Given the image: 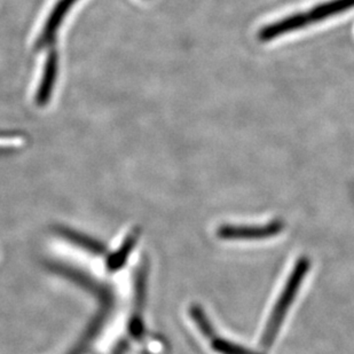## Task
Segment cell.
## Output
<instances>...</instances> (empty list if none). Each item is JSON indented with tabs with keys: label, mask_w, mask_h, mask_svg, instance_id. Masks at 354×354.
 Wrapping results in <instances>:
<instances>
[{
	"label": "cell",
	"mask_w": 354,
	"mask_h": 354,
	"mask_svg": "<svg viewBox=\"0 0 354 354\" xmlns=\"http://www.w3.org/2000/svg\"><path fill=\"white\" fill-rule=\"evenodd\" d=\"M353 8L354 0H328L326 3H319L310 10L292 14L281 20L275 21L273 24H268L259 31V39L261 41H271L289 32L301 30Z\"/></svg>",
	"instance_id": "obj_1"
},
{
	"label": "cell",
	"mask_w": 354,
	"mask_h": 354,
	"mask_svg": "<svg viewBox=\"0 0 354 354\" xmlns=\"http://www.w3.org/2000/svg\"><path fill=\"white\" fill-rule=\"evenodd\" d=\"M310 263L306 258H301L297 261L295 266L294 271L291 272L290 277L288 279L287 283L284 286V289L281 292L280 297L277 298V304H275L271 315L268 317L266 329L264 334L261 336V346L265 348H270L272 344L274 343L275 338L279 331H280L281 324L283 322L284 317L287 315L289 308H290L292 301H294L298 289L301 287L304 280L305 275L308 273Z\"/></svg>",
	"instance_id": "obj_2"
},
{
	"label": "cell",
	"mask_w": 354,
	"mask_h": 354,
	"mask_svg": "<svg viewBox=\"0 0 354 354\" xmlns=\"http://www.w3.org/2000/svg\"><path fill=\"white\" fill-rule=\"evenodd\" d=\"M283 228L281 221H271L259 226H223L218 235L225 240H263L279 234Z\"/></svg>",
	"instance_id": "obj_3"
},
{
	"label": "cell",
	"mask_w": 354,
	"mask_h": 354,
	"mask_svg": "<svg viewBox=\"0 0 354 354\" xmlns=\"http://www.w3.org/2000/svg\"><path fill=\"white\" fill-rule=\"evenodd\" d=\"M77 0H60L57 1V5L54 7V10H52V13L50 14V17L47 20L45 28H44L41 36H40L39 40H38V45L39 46H45L53 40L55 32L57 29L60 27L61 22L64 20L66 14L68 13V10H71V7L76 3Z\"/></svg>",
	"instance_id": "obj_4"
},
{
	"label": "cell",
	"mask_w": 354,
	"mask_h": 354,
	"mask_svg": "<svg viewBox=\"0 0 354 354\" xmlns=\"http://www.w3.org/2000/svg\"><path fill=\"white\" fill-rule=\"evenodd\" d=\"M57 74V54L55 50L50 52L47 57L45 69H44L43 78L39 85L37 93V102L40 106L46 104L50 100L53 85Z\"/></svg>",
	"instance_id": "obj_5"
},
{
	"label": "cell",
	"mask_w": 354,
	"mask_h": 354,
	"mask_svg": "<svg viewBox=\"0 0 354 354\" xmlns=\"http://www.w3.org/2000/svg\"><path fill=\"white\" fill-rule=\"evenodd\" d=\"M205 337L211 339V345L214 351L221 354H257L250 351L249 348H243L241 345L234 344L232 342L226 341L224 338L218 337L214 334V328H211L207 334L204 335Z\"/></svg>",
	"instance_id": "obj_6"
},
{
	"label": "cell",
	"mask_w": 354,
	"mask_h": 354,
	"mask_svg": "<svg viewBox=\"0 0 354 354\" xmlns=\"http://www.w3.org/2000/svg\"><path fill=\"white\" fill-rule=\"evenodd\" d=\"M138 236H139V233L138 231H134L132 234L127 237V240L124 241L123 245L120 247V250L116 251L114 254H111V257L108 258L107 265L109 270L115 271L125 264L127 258L129 257L131 250L133 249L134 244L137 242Z\"/></svg>",
	"instance_id": "obj_7"
},
{
	"label": "cell",
	"mask_w": 354,
	"mask_h": 354,
	"mask_svg": "<svg viewBox=\"0 0 354 354\" xmlns=\"http://www.w3.org/2000/svg\"><path fill=\"white\" fill-rule=\"evenodd\" d=\"M60 233L68 240L78 244L80 247H83L86 250L92 251L94 254H102L104 251V248L100 243H97V241L91 240L88 237L75 233V232L71 231V230L62 228Z\"/></svg>",
	"instance_id": "obj_8"
}]
</instances>
